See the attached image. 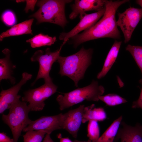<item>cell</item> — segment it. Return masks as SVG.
<instances>
[{"mask_svg":"<svg viewBox=\"0 0 142 142\" xmlns=\"http://www.w3.org/2000/svg\"><path fill=\"white\" fill-rule=\"evenodd\" d=\"M129 1L106 0L105 11L101 19L91 28L71 38L74 47L76 48L87 41L99 38L119 39L121 36L117 24L116 13L120 6Z\"/></svg>","mask_w":142,"mask_h":142,"instance_id":"1","label":"cell"},{"mask_svg":"<svg viewBox=\"0 0 142 142\" xmlns=\"http://www.w3.org/2000/svg\"><path fill=\"white\" fill-rule=\"evenodd\" d=\"M93 49H85L83 47L77 53L67 57L60 56L57 62L60 65L59 74L67 76L78 87L79 81L83 78L85 72L91 64Z\"/></svg>","mask_w":142,"mask_h":142,"instance_id":"2","label":"cell"},{"mask_svg":"<svg viewBox=\"0 0 142 142\" xmlns=\"http://www.w3.org/2000/svg\"><path fill=\"white\" fill-rule=\"evenodd\" d=\"M71 0H42L37 1L39 9L31 16L37 20V24L49 22L64 28L68 22L65 14V7Z\"/></svg>","mask_w":142,"mask_h":142,"instance_id":"3","label":"cell"},{"mask_svg":"<svg viewBox=\"0 0 142 142\" xmlns=\"http://www.w3.org/2000/svg\"><path fill=\"white\" fill-rule=\"evenodd\" d=\"M104 91V87L93 80L88 85L59 95L56 100L59 109L63 110L85 100L98 102L99 96L102 95Z\"/></svg>","mask_w":142,"mask_h":142,"instance_id":"4","label":"cell"},{"mask_svg":"<svg viewBox=\"0 0 142 142\" xmlns=\"http://www.w3.org/2000/svg\"><path fill=\"white\" fill-rule=\"evenodd\" d=\"M27 103L17 101L9 109L8 114H3L2 116V120L11 130L14 142H18L22 131L31 120L28 116L31 111Z\"/></svg>","mask_w":142,"mask_h":142,"instance_id":"5","label":"cell"},{"mask_svg":"<svg viewBox=\"0 0 142 142\" xmlns=\"http://www.w3.org/2000/svg\"><path fill=\"white\" fill-rule=\"evenodd\" d=\"M57 88L52 80L45 82L39 87L25 92L22 101L29 103L31 111H41L45 105L44 101L56 92Z\"/></svg>","mask_w":142,"mask_h":142,"instance_id":"6","label":"cell"},{"mask_svg":"<svg viewBox=\"0 0 142 142\" xmlns=\"http://www.w3.org/2000/svg\"><path fill=\"white\" fill-rule=\"evenodd\" d=\"M64 45L62 44L60 48L54 52H51L50 48H47L45 53L41 50H38L34 53L31 58V60L32 62L38 61L39 64V68L33 84L40 78H43L45 82L52 80L50 76V72L53 64L57 60L60 56L61 50Z\"/></svg>","mask_w":142,"mask_h":142,"instance_id":"7","label":"cell"},{"mask_svg":"<svg viewBox=\"0 0 142 142\" xmlns=\"http://www.w3.org/2000/svg\"><path fill=\"white\" fill-rule=\"evenodd\" d=\"M118 26L122 31L125 43L129 42L133 31L142 18V9L130 7L122 13H118Z\"/></svg>","mask_w":142,"mask_h":142,"instance_id":"8","label":"cell"},{"mask_svg":"<svg viewBox=\"0 0 142 142\" xmlns=\"http://www.w3.org/2000/svg\"><path fill=\"white\" fill-rule=\"evenodd\" d=\"M63 114L62 113L54 115L42 116L34 121L31 120L23 131H38L50 134L54 130L63 129Z\"/></svg>","mask_w":142,"mask_h":142,"instance_id":"9","label":"cell"},{"mask_svg":"<svg viewBox=\"0 0 142 142\" xmlns=\"http://www.w3.org/2000/svg\"><path fill=\"white\" fill-rule=\"evenodd\" d=\"M105 10V6L102 9L89 14L83 13L80 14V20L77 25L68 32H62L59 36V39L63 40L65 44L69 39L78 34L81 31H85L93 26L103 15Z\"/></svg>","mask_w":142,"mask_h":142,"instance_id":"10","label":"cell"},{"mask_svg":"<svg viewBox=\"0 0 142 142\" xmlns=\"http://www.w3.org/2000/svg\"><path fill=\"white\" fill-rule=\"evenodd\" d=\"M32 76L31 74L27 73H23L21 79L18 83L8 89L1 91L0 94V114L9 109L15 102L19 100L21 96L18 95L19 90Z\"/></svg>","mask_w":142,"mask_h":142,"instance_id":"11","label":"cell"},{"mask_svg":"<svg viewBox=\"0 0 142 142\" xmlns=\"http://www.w3.org/2000/svg\"><path fill=\"white\" fill-rule=\"evenodd\" d=\"M84 105H80L78 108L71 109L63 114V129H65L74 138L77 136L78 133L82 123Z\"/></svg>","mask_w":142,"mask_h":142,"instance_id":"12","label":"cell"},{"mask_svg":"<svg viewBox=\"0 0 142 142\" xmlns=\"http://www.w3.org/2000/svg\"><path fill=\"white\" fill-rule=\"evenodd\" d=\"M120 124L122 126L118 130L115 142L120 139V142H142V125L138 123L132 126L123 121Z\"/></svg>","mask_w":142,"mask_h":142,"instance_id":"13","label":"cell"},{"mask_svg":"<svg viewBox=\"0 0 142 142\" xmlns=\"http://www.w3.org/2000/svg\"><path fill=\"white\" fill-rule=\"evenodd\" d=\"M105 0H76L72 6V11L69 15L73 19L80 14L91 11H99L105 7Z\"/></svg>","mask_w":142,"mask_h":142,"instance_id":"14","label":"cell"},{"mask_svg":"<svg viewBox=\"0 0 142 142\" xmlns=\"http://www.w3.org/2000/svg\"><path fill=\"white\" fill-rule=\"evenodd\" d=\"M121 43V41L115 40L107 55L102 70L97 75V79L104 77L110 70L117 58Z\"/></svg>","mask_w":142,"mask_h":142,"instance_id":"15","label":"cell"},{"mask_svg":"<svg viewBox=\"0 0 142 142\" xmlns=\"http://www.w3.org/2000/svg\"><path fill=\"white\" fill-rule=\"evenodd\" d=\"M33 21L34 19L32 18L15 25L10 29L0 34V41H2L4 38L6 37L25 34H32L31 28Z\"/></svg>","mask_w":142,"mask_h":142,"instance_id":"16","label":"cell"},{"mask_svg":"<svg viewBox=\"0 0 142 142\" xmlns=\"http://www.w3.org/2000/svg\"><path fill=\"white\" fill-rule=\"evenodd\" d=\"M94 104L84 107L82 116V123H84L93 120L102 121L107 118L104 109L102 107L95 108Z\"/></svg>","mask_w":142,"mask_h":142,"instance_id":"17","label":"cell"},{"mask_svg":"<svg viewBox=\"0 0 142 142\" xmlns=\"http://www.w3.org/2000/svg\"><path fill=\"white\" fill-rule=\"evenodd\" d=\"M5 57L0 59V80L9 79L12 84H14L15 79L11 75L12 64L10 60V51L7 48L3 50Z\"/></svg>","mask_w":142,"mask_h":142,"instance_id":"18","label":"cell"},{"mask_svg":"<svg viewBox=\"0 0 142 142\" xmlns=\"http://www.w3.org/2000/svg\"><path fill=\"white\" fill-rule=\"evenodd\" d=\"M122 118L121 116L115 120L95 142H113Z\"/></svg>","mask_w":142,"mask_h":142,"instance_id":"19","label":"cell"},{"mask_svg":"<svg viewBox=\"0 0 142 142\" xmlns=\"http://www.w3.org/2000/svg\"><path fill=\"white\" fill-rule=\"evenodd\" d=\"M56 41L55 37H52L48 35L40 33L26 41L29 43L33 48L39 47L43 46H50Z\"/></svg>","mask_w":142,"mask_h":142,"instance_id":"20","label":"cell"},{"mask_svg":"<svg viewBox=\"0 0 142 142\" xmlns=\"http://www.w3.org/2000/svg\"><path fill=\"white\" fill-rule=\"evenodd\" d=\"M98 98L99 100L109 106H115L127 102L125 98L115 94L111 93L105 95H100Z\"/></svg>","mask_w":142,"mask_h":142,"instance_id":"21","label":"cell"},{"mask_svg":"<svg viewBox=\"0 0 142 142\" xmlns=\"http://www.w3.org/2000/svg\"><path fill=\"white\" fill-rule=\"evenodd\" d=\"M125 49L132 55L142 74V46L129 44L125 47Z\"/></svg>","mask_w":142,"mask_h":142,"instance_id":"22","label":"cell"},{"mask_svg":"<svg viewBox=\"0 0 142 142\" xmlns=\"http://www.w3.org/2000/svg\"><path fill=\"white\" fill-rule=\"evenodd\" d=\"M100 130L97 121L94 120L89 121L87 126V136L92 142H95L99 138Z\"/></svg>","mask_w":142,"mask_h":142,"instance_id":"23","label":"cell"},{"mask_svg":"<svg viewBox=\"0 0 142 142\" xmlns=\"http://www.w3.org/2000/svg\"><path fill=\"white\" fill-rule=\"evenodd\" d=\"M46 134L40 131L28 130L23 136L24 142H42Z\"/></svg>","mask_w":142,"mask_h":142,"instance_id":"24","label":"cell"},{"mask_svg":"<svg viewBox=\"0 0 142 142\" xmlns=\"http://www.w3.org/2000/svg\"><path fill=\"white\" fill-rule=\"evenodd\" d=\"M1 18L3 23L8 26H13L16 23V16L14 13L10 10H6L4 11L2 15Z\"/></svg>","mask_w":142,"mask_h":142,"instance_id":"25","label":"cell"},{"mask_svg":"<svg viewBox=\"0 0 142 142\" xmlns=\"http://www.w3.org/2000/svg\"><path fill=\"white\" fill-rule=\"evenodd\" d=\"M139 82L141 85L140 95L137 100L133 102L131 107L133 108H140L142 109V79L140 80Z\"/></svg>","mask_w":142,"mask_h":142,"instance_id":"26","label":"cell"},{"mask_svg":"<svg viewBox=\"0 0 142 142\" xmlns=\"http://www.w3.org/2000/svg\"><path fill=\"white\" fill-rule=\"evenodd\" d=\"M37 1V0H26V4L24 10L26 12L28 13L29 10L30 9L32 11H33L35 5Z\"/></svg>","mask_w":142,"mask_h":142,"instance_id":"27","label":"cell"},{"mask_svg":"<svg viewBox=\"0 0 142 142\" xmlns=\"http://www.w3.org/2000/svg\"><path fill=\"white\" fill-rule=\"evenodd\" d=\"M0 142H14L13 139H11L4 132L0 133Z\"/></svg>","mask_w":142,"mask_h":142,"instance_id":"28","label":"cell"},{"mask_svg":"<svg viewBox=\"0 0 142 142\" xmlns=\"http://www.w3.org/2000/svg\"><path fill=\"white\" fill-rule=\"evenodd\" d=\"M57 137L59 139L60 142H73L70 140L68 138H63L60 133L59 134L57 135Z\"/></svg>","mask_w":142,"mask_h":142,"instance_id":"29","label":"cell"},{"mask_svg":"<svg viewBox=\"0 0 142 142\" xmlns=\"http://www.w3.org/2000/svg\"><path fill=\"white\" fill-rule=\"evenodd\" d=\"M42 142H54L51 138L50 134H46Z\"/></svg>","mask_w":142,"mask_h":142,"instance_id":"30","label":"cell"},{"mask_svg":"<svg viewBox=\"0 0 142 142\" xmlns=\"http://www.w3.org/2000/svg\"><path fill=\"white\" fill-rule=\"evenodd\" d=\"M136 2L137 4L141 7L142 9V0H137Z\"/></svg>","mask_w":142,"mask_h":142,"instance_id":"31","label":"cell"},{"mask_svg":"<svg viewBox=\"0 0 142 142\" xmlns=\"http://www.w3.org/2000/svg\"><path fill=\"white\" fill-rule=\"evenodd\" d=\"M73 141V142H92V141L89 139L87 141H80L75 139Z\"/></svg>","mask_w":142,"mask_h":142,"instance_id":"32","label":"cell"},{"mask_svg":"<svg viewBox=\"0 0 142 142\" xmlns=\"http://www.w3.org/2000/svg\"><path fill=\"white\" fill-rule=\"evenodd\" d=\"M25 0H16V2L17 3L21 2H23L25 1Z\"/></svg>","mask_w":142,"mask_h":142,"instance_id":"33","label":"cell"}]
</instances>
